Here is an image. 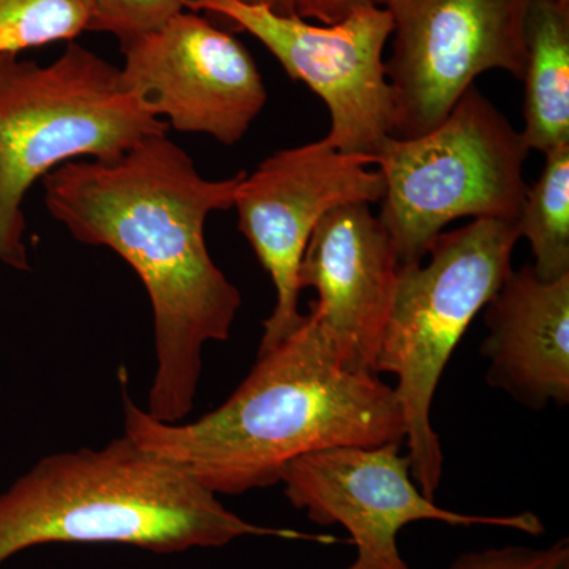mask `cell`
Instances as JSON below:
<instances>
[{"label": "cell", "instance_id": "cell-8", "mask_svg": "<svg viewBox=\"0 0 569 569\" xmlns=\"http://www.w3.org/2000/svg\"><path fill=\"white\" fill-rule=\"evenodd\" d=\"M533 0H377L392 20L387 62L395 138L429 132L475 80L505 70L522 80Z\"/></svg>", "mask_w": 569, "mask_h": 569}, {"label": "cell", "instance_id": "cell-5", "mask_svg": "<svg viewBox=\"0 0 569 569\" xmlns=\"http://www.w3.org/2000/svg\"><path fill=\"white\" fill-rule=\"evenodd\" d=\"M519 239L518 222L478 219L438 236L427 263L399 268L373 372L397 378L411 477L432 500L443 475L433 397L468 326L511 274Z\"/></svg>", "mask_w": 569, "mask_h": 569}, {"label": "cell", "instance_id": "cell-4", "mask_svg": "<svg viewBox=\"0 0 569 569\" xmlns=\"http://www.w3.org/2000/svg\"><path fill=\"white\" fill-rule=\"evenodd\" d=\"M168 130L81 44L48 66L0 56V263L29 269L21 206L40 178L80 157L111 162Z\"/></svg>", "mask_w": 569, "mask_h": 569}, {"label": "cell", "instance_id": "cell-6", "mask_svg": "<svg viewBox=\"0 0 569 569\" xmlns=\"http://www.w3.org/2000/svg\"><path fill=\"white\" fill-rule=\"evenodd\" d=\"M529 152L475 86L429 132L389 138L376 157L385 182L378 219L399 263L425 260L445 228L463 217L518 222Z\"/></svg>", "mask_w": 569, "mask_h": 569}, {"label": "cell", "instance_id": "cell-2", "mask_svg": "<svg viewBox=\"0 0 569 569\" xmlns=\"http://www.w3.org/2000/svg\"><path fill=\"white\" fill-rule=\"evenodd\" d=\"M126 436L216 496L279 485L291 460L340 447L403 441L395 388L348 369L313 313L266 353L233 395L192 422L159 421L126 397Z\"/></svg>", "mask_w": 569, "mask_h": 569}, {"label": "cell", "instance_id": "cell-20", "mask_svg": "<svg viewBox=\"0 0 569 569\" xmlns=\"http://www.w3.org/2000/svg\"><path fill=\"white\" fill-rule=\"evenodd\" d=\"M246 6L266 7L277 14L283 17H295V0H238Z\"/></svg>", "mask_w": 569, "mask_h": 569}, {"label": "cell", "instance_id": "cell-1", "mask_svg": "<svg viewBox=\"0 0 569 569\" xmlns=\"http://www.w3.org/2000/svg\"><path fill=\"white\" fill-rule=\"evenodd\" d=\"M244 174L206 179L164 133L111 162L71 160L43 178L51 216L82 244L122 257L148 291L156 373L146 411L159 421L189 417L203 348L230 339L241 309L238 288L213 263L204 227L213 211L233 208Z\"/></svg>", "mask_w": 569, "mask_h": 569}, {"label": "cell", "instance_id": "cell-13", "mask_svg": "<svg viewBox=\"0 0 569 569\" xmlns=\"http://www.w3.org/2000/svg\"><path fill=\"white\" fill-rule=\"evenodd\" d=\"M482 310L488 385L535 411L550 403L567 407L569 276L546 282L531 264L512 269Z\"/></svg>", "mask_w": 569, "mask_h": 569}, {"label": "cell", "instance_id": "cell-9", "mask_svg": "<svg viewBox=\"0 0 569 569\" xmlns=\"http://www.w3.org/2000/svg\"><path fill=\"white\" fill-rule=\"evenodd\" d=\"M403 441L381 447H340L291 460L280 475L284 497L318 526H342L356 548L343 569H411L399 550L400 530L432 520L452 527H498L541 537L533 512L478 516L438 507L418 488Z\"/></svg>", "mask_w": 569, "mask_h": 569}, {"label": "cell", "instance_id": "cell-16", "mask_svg": "<svg viewBox=\"0 0 569 569\" xmlns=\"http://www.w3.org/2000/svg\"><path fill=\"white\" fill-rule=\"evenodd\" d=\"M93 0H0V56L89 31Z\"/></svg>", "mask_w": 569, "mask_h": 569}, {"label": "cell", "instance_id": "cell-10", "mask_svg": "<svg viewBox=\"0 0 569 569\" xmlns=\"http://www.w3.org/2000/svg\"><path fill=\"white\" fill-rule=\"evenodd\" d=\"M376 160L348 156L325 140L283 149L244 174L236 189L239 230L276 288L258 355L283 342L305 321L299 312V268L310 236L326 213L348 203H380L385 192Z\"/></svg>", "mask_w": 569, "mask_h": 569}, {"label": "cell", "instance_id": "cell-15", "mask_svg": "<svg viewBox=\"0 0 569 569\" xmlns=\"http://www.w3.org/2000/svg\"><path fill=\"white\" fill-rule=\"evenodd\" d=\"M545 156L541 176L527 189L518 227L520 238L530 242L535 272L553 282L569 276V144Z\"/></svg>", "mask_w": 569, "mask_h": 569}, {"label": "cell", "instance_id": "cell-11", "mask_svg": "<svg viewBox=\"0 0 569 569\" xmlns=\"http://www.w3.org/2000/svg\"><path fill=\"white\" fill-rule=\"evenodd\" d=\"M122 50L123 88L178 132L236 144L268 102L249 51L198 14L182 11Z\"/></svg>", "mask_w": 569, "mask_h": 569}, {"label": "cell", "instance_id": "cell-18", "mask_svg": "<svg viewBox=\"0 0 569 569\" xmlns=\"http://www.w3.org/2000/svg\"><path fill=\"white\" fill-rule=\"evenodd\" d=\"M448 569H569V541L561 538L546 548L503 546L467 552Z\"/></svg>", "mask_w": 569, "mask_h": 569}, {"label": "cell", "instance_id": "cell-17", "mask_svg": "<svg viewBox=\"0 0 569 569\" xmlns=\"http://www.w3.org/2000/svg\"><path fill=\"white\" fill-rule=\"evenodd\" d=\"M183 9L186 0H93L89 31L108 32L126 43L157 31Z\"/></svg>", "mask_w": 569, "mask_h": 569}, {"label": "cell", "instance_id": "cell-14", "mask_svg": "<svg viewBox=\"0 0 569 569\" xmlns=\"http://www.w3.org/2000/svg\"><path fill=\"white\" fill-rule=\"evenodd\" d=\"M522 140L548 153L569 144V0H533L527 18Z\"/></svg>", "mask_w": 569, "mask_h": 569}, {"label": "cell", "instance_id": "cell-7", "mask_svg": "<svg viewBox=\"0 0 569 569\" xmlns=\"http://www.w3.org/2000/svg\"><path fill=\"white\" fill-rule=\"evenodd\" d=\"M186 7L249 32L288 77L309 86L328 107L331 129L323 140L337 151L376 160L395 133V93L383 58L392 20L383 7H367L329 26L238 0H186Z\"/></svg>", "mask_w": 569, "mask_h": 569}, {"label": "cell", "instance_id": "cell-3", "mask_svg": "<svg viewBox=\"0 0 569 569\" xmlns=\"http://www.w3.org/2000/svg\"><path fill=\"white\" fill-rule=\"evenodd\" d=\"M246 537L337 542L257 526L211 490L127 437L40 459L0 493V567L36 546L122 545L156 553L217 549Z\"/></svg>", "mask_w": 569, "mask_h": 569}, {"label": "cell", "instance_id": "cell-19", "mask_svg": "<svg viewBox=\"0 0 569 569\" xmlns=\"http://www.w3.org/2000/svg\"><path fill=\"white\" fill-rule=\"evenodd\" d=\"M376 6L377 0H295V13L302 20L329 26L346 20L355 11Z\"/></svg>", "mask_w": 569, "mask_h": 569}, {"label": "cell", "instance_id": "cell-12", "mask_svg": "<svg viewBox=\"0 0 569 569\" xmlns=\"http://www.w3.org/2000/svg\"><path fill=\"white\" fill-rule=\"evenodd\" d=\"M370 206L348 203L326 213L306 247L299 284L316 288L310 312L340 361L373 372L400 263Z\"/></svg>", "mask_w": 569, "mask_h": 569}]
</instances>
